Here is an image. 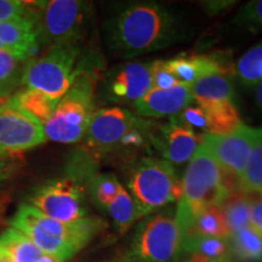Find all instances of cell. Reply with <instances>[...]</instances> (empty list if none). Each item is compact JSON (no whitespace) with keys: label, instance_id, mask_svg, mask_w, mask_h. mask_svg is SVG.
Masks as SVG:
<instances>
[{"label":"cell","instance_id":"obj_1","mask_svg":"<svg viewBox=\"0 0 262 262\" xmlns=\"http://www.w3.org/2000/svg\"><path fill=\"white\" fill-rule=\"evenodd\" d=\"M107 47L126 58L162 50L187 37V26L168 6L153 2L130 3L104 22Z\"/></svg>","mask_w":262,"mask_h":262},{"label":"cell","instance_id":"obj_2","mask_svg":"<svg viewBox=\"0 0 262 262\" xmlns=\"http://www.w3.org/2000/svg\"><path fill=\"white\" fill-rule=\"evenodd\" d=\"M10 226L27 235L42 253L57 262L73 258L101 228L100 222L89 217L79 224H63L44 215L31 204L18 206Z\"/></svg>","mask_w":262,"mask_h":262},{"label":"cell","instance_id":"obj_3","mask_svg":"<svg viewBox=\"0 0 262 262\" xmlns=\"http://www.w3.org/2000/svg\"><path fill=\"white\" fill-rule=\"evenodd\" d=\"M155 129V124L125 108H102L91 118L83 137V147L86 157L93 160L119 150L130 153L153 142Z\"/></svg>","mask_w":262,"mask_h":262},{"label":"cell","instance_id":"obj_4","mask_svg":"<svg viewBox=\"0 0 262 262\" xmlns=\"http://www.w3.org/2000/svg\"><path fill=\"white\" fill-rule=\"evenodd\" d=\"M181 182L182 196L175 216L183 233L199 212L209 206H220L229 192L242 188L226 179L214 157L201 143L188 162Z\"/></svg>","mask_w":262,"mask_h":262},{"label":"cell","instance_id":"obj_5","mask_svg":"<svg viewBox=\"0 0 262 262\" xmlns=\"http://www.w3.org/2000/svg\"><path fill=\"white\" fill-rule=\"evenodd\" d=\"M28 18L39 44L50 48L79 44L89 28L93 5L79 0L27 2Z\"/></svg>","mask_w":262,"mask_h":262},{"label":"cell","instance_id":"obj_6","mask_svg":"<svg viewBox=\"0 0 262 262\" xmlns=\"http://www.w3.org/2000/svg\"><path fill=\"white\" fill-rule=\"evenodd\" d=\"M185 233L175 215L163 212L142 220L129 245L108 262H179L183 255Z\"/></svg>","mask_w":262,"mask_h":262},{"label":"cell","instance_id":"obj_7","mask_svg":"<svg viewBox=\"0 0 262 262\" xmlns=\"http://www.w3.org/2000/svg\"><path fill=\"white\" fill-rule=\"evenodd\" d=\"M127 187L140 217H146L182 196V182L171 163L143 157L131 165Z\"/></svg>","mask_w":262,"mask_h":262},{"label":"cell","instance_id":"obj_8","mask_svg":"<svg viewBox=\"0 0 262 262\" xmlns=\"http://www.w3.org/2000/svg\"><path fill=\"white\" fill-rule=\"evenodd\" d=\"M94 72L84 71L67 94L58 101L50 119L44 124L45 135L58 143H75L83 140L95 107Z\"/></svg>","mask_w":262,"mask_h":262},{"label":"cell","instance_id":"obj_9","mask_svg":"<svg viewBox=\"0 0 262 262\" xmlns=\"http://www.w3.org/2000/svg\"><path fill=\"white\" fill-rule=\"evenodd\" d=\"M84 71L79 44L58 45L26 63L22 85L60 101Z\"/></svg>","mask_w":262,"mask_h":262},{"label":"cell","instance_id":"obj_10","mask_svg":"<svg viewBox=\"0 0 262 262\" xmlns=\"http://www.w3.org/2000/svg\"><path fill=\"white\" fill-rule=\"evenodd\" d=\"M29 202L44 215L63 224H79L88 219L84 187L74 176L44 183Z\"/></svg>","mask_w":262,"mask_h":262},{"label":"cell","instance_id":"obj_11","mask_svg":"<svg viewBox=\"0 0 262 262\" xmlns=\"http://www.w3.org/2000/svg\"><path fill=\"white\" fill-rule=\"evenodd\" d=\"M47 140L44 125L12 97L0 103V158L19 156Z\"/></svg>","mask_w":262,"mask_h":262},{"label":"cell","instance_id":"obj_12","mask_svg":"<svg viewBox=\"0 0 262 262\" xmlns=\"http://www.w3.org/2000/svg\"><path fill=\"white\" fill-rule=\"evenodd\" d=\"M254 135V127L242 124L238 129L227 135L203 134L199 137V143L205 146L211 153L226 179L242 187L241 180L250 157Z\"/></svg>","mask_w":262,"mask_h":262},{"label":"cell","instance_id":"obj_13","mask_svg":"<svg viewBox=\"0 0 262 262\" xmlns=\"http://www.w3.org/2000/svg\"><path fill=\"white\" fill-rule=\"evenodd\" d=\"M152 88L150 62H126L108 72L103 95L113 103L133 106Z\"/></svg>","mask_w":262,"mask_h":262},{"label":"cell","instance_id":"obj_14","mask_svg":"<svg viewBox=\"0 0 262 262\" xmlns=\"http://www.w3.org/2000/svg\"><path fill=\"white\" fill-rule=\"evenodd\" d=\"M153 143L164 159L173 165L191 160L199 147V137L180 116H175L158 127L153 137Z\"/></svg>","mask_w":262,"mask_h":262},{"label":"cell","instance_id":"obj_15","mask_svg":"<svg viewBox=\"0 0 262 262\" xmlns=\"http://www.w3.org/2000/svg\"><path fill=\"white\" fill-rule=\"evenodd\" d=\"M166 66L173 77L181 85H191L209 74L235 73L234 66L231 63L225 54H203V55H181L171 60H165Z\"/></svg>","mask_w":262,"mask_h":262},{"label":"cell","instance_id":"obj_16","mask_svg":"<svg viewBox=\"0 0 262 262\" xmlns=\"http://www.w3.org/2000/svg\"><path fill=\"white\" fill-rule=\"evenodd\" d=\"M193 103L194 100L189 86L179 85L171 89H150L131 107L139 117L171 118L179 116Z\"/></svg>","mask_w":262,"mask_h":262},{"label":"cell","instance_id":"obj_17","mask_svg":"<svg viewBox=\"0 0 262 262\" xmlns=\"http://www.w3.org/2000/svg\"><path fill=\"white\" fill-rule=\"evenodd\" d=\"M0 41L32 60L40 50L37 33L29 18L0 22Z\"/></svg>","mask_w":262,"mask_h":262},{"label":"cell","instance_id":"obj_18","mask_svg":"<svg viewBox=\"0 0 262 262\" xmlns=\"http://www.w3.org/2000/svg\"><path fill=\"white\" fill-rule=\"evenodd\" d=\"M189 89H191L193 100L196 101L198 106L233 102L235 95L231 75L219 73L199 78L189 86Z\"/></svg>","mask_w":262,"mask_h":262},{"label":"cell","instance_id":"obj_19","mask_svg":"<svg viewBox=\"0 0 262 262\" xmlns=\"http://www.w3.org/2000/svg\"><path fill=\"white\" fill-rule=\"evenodd\" d=\"M0 254L11 262H39L44 253L21 231L9 227L0 235Z\"/></svg>","mask_w":262,"mask_h":262},{"label":"cell","instance_id":"obj_20","mask_svg":"<svg viewBox=\"0 0 262 262\" xmlns=\"http://www.w3.org/2000/svg\"><path fill=\"white\" fill-rule=\"evenodd\" d=\"M201 107L205 114L204 134L227 135L243 124L233 102H221Z\"/></svg>","mask_w":262,"mask_h":262},{"label":"cell","instance_id":"obj_21","mask_svg":"<svg viewBox=\"0 0 262 262\" xmlns=\"http://www.w3.org/2000/svg\"><path fill=\"white\" fill-rule=\"evenodd\" d=\"M228 239L198 234L187 235L183 243V255L198 254L211 262H233Z\"/></svg>","mask_w":262,"mask_h":262},{"label":"cell","instance_id":"obj_22","mask_svg":"<svg viewBox=\"0 0 262 262\" xmlns=\"http://www.w3.org/2000/svg\"><path fill=\"white\" fill-rule=\"evenodd\" d=\"M192 234L225 239L231 237V232L220 206H209L199 212L185 231V237Z\"/></svg>","mask_w":262,"mask_h":262},{"label":"cell","instance_id":"obj_23","mask_svg":"<svg viewBox=\"0 0 262 262\" xmlns=\"http://www.w3.org/2000/svg\"><path fill=\"white\" fill-rule=\"evenodd\" d=\"M227 222L229 232L234 233L238 229L249 227L250 221V193L238 188L231 191L220 204Z\"/></svg>","mask_w":262,"mask_h":262},{"label":"cell","instance_id":"obj_24","mask_svg":"<svg viewBox=\"0 0 262 262\" xmlns=\"http://www.w3.org/2000/svg\"><path fill=\"white\" fill-rule=\"evenodd\" d=\"M228 241L233 262H262V237L254 229H238Z\"/></svg>","mask_w":262,"mask_h":262},{"label":"cell","instance_id":"obj_25","mask_svg":"<svg viewBox=\"0 0 262 262\" xmlns=\"http://www.w3.org/2000/svg\"><path fill=\"white\" fill-rule=\"evenodd\" d=\"M11 97L19 107L24 108L26 112L37 118L42 125L50 119L58 103V101L52 100L40 91L27 89V88L14 94Z\"/></svg>","mask_w":262,"mask_h":262},{"label":"cell","instance_id":"obj_26","mask_svg":"<svg viewBox=\"0 0 262 262\" xmlns=\"http://www.w3.org/2000/svg\"><path fill=\"white\" fill-rule=\"evenodd\" d=\"M27 62L16 57L15 55L0 52V101L4 102L9 100L18 85L22 84Z\"/></svg>","mask_w":262,"mask_h":262},{"label":"cell","instance_id":"obj_27","mask_svg":"<svg viewBox=\"0 0 262 262\" xmlns=\"http://www.w3.org/2000/svg\"><path fill=\"white\" fill-rule=\"evenodd\" d=\"M106 209L119 234H125L133 225L141 219L134 199L124 187Z\"/></svg>","mask_w":262,"mask_h":262},{"label":"cell","instance_id":"obj_28","mask_svg":"<svg viewBox=\"0 0 262 262\" xmlns=\"http://www.w3.org/2000/svg\"><path fill=\"white\" fill-rule=\"evenodd\" d=\"M241 186L248 193H262V127L255 129L253 147Z\"/></svg>","mask_w":262,"mask_h":262},{"label":"cell","instance_id":"obj_29","mask_svg":"<svg viewBox=\"0 0 262 262\" xmlns=\"http://www.w3.org/2000/svg\"><path fill=\"white\" fill-rule=\"evenodd\" d=\"M234 68L238 79L245 86H255L262 81V40L245 52Z\"/></svg>","mask_w":262,"mask_h":262},{"label":"cell","instance_id":"obj_30","mask_svg":"<svg viewBox=\"0 0 262 262\" xmlns=\"http://www.w3.org/2000/svg\"><path fill=\"white\" fill-rule=\"evenodd\" d=\"M88 188L95 203L106 209L122 191L123 186L113 173H93L88 179Z\"/></svg>","mask_w":262,"mask_h":262},{"label":"cell","instance_id":"obj_31","mask_svg":"<svg viewBox=\"0 0 262 262\" xmlns=\"http://www.w3.org/2000/svg\"><path fill=\"white\" fill-rule=\"evenodd\" d=\"M234 24L248 31L256 33L262 31V0L249 2L238 10Z\"/></svg>","mask_w":262,"mask_h":262},{"label":"cell","instance_id":"obj_32","mask_svg":"<svg viewBox=\"0 0 262 262\" xmlns=\"http://www.w3.org/2000/svg\"><path fill=\"white\" fill-rule=\"evenodd\" d=\"M150 75H152V89H171L181 85L170 72L164 60L150 62Z\"/></svg>","mask_w":262,"mask_h":262},{"label":"cell","instance_id":"obj_33","mask_svg":"<svg viewBox=\"0 0 262 262\" xmlns=\"http://www.w3.org/2000/svg\"><path fill=\"white\" fill-rule=\"evenodd\" d=\"M28 18L27 2L19 0H0V22Z\"/></svg>","mask_w":262,"mask_h":262},{"label":"cell","instance_id":"obj_34","mask_svg":"<svg viewBox=\"0 0 262 262\" xmlns=\"http://www.w3.org/2000/svg\"><path fill=\"white\" fill-rule=\"evenodd\" d=\"M249 227L262 237V193H250Z\"/></svg>","mask_w":262,"mask_h":262},{"label":"cell","instance_id":"obj_35","mask_svg":"<svg viewBox=\"0 0 262 262\" xmlns=\"http://www.w3.org/2000/svg\"><path fill=\"white\" fill-rule=\"evenodd\" d=\"M201 6L203 9L205 10V12H208V14L210 15H217L220 14V12L225 11V10H227L231 8V6H233L235 4V2H227V0H221V2H219V0H214V2H203L201 3Z\"/></svg>","mask_w":262,"mask_h":262},{"label":"cell","instance_id":"obj_36","mask_svg":"<svg viewBox=\"0 0 262 262\" xmlns=\"http://www.w3.org/2000/svg\"><path fill=\"white\" fill-rule=\"evenodd\" d=\"M16 166L8 158H0V186L14 176Z\"/></svg>","mask_w":262,"mask_h":262},{"label":"cell","instance_id":"obj_37","mask_svg":"<svg viewBox=\"0 0 262 262\" xmlns=\"http://www.w3.org/2000/svg\"><path fill=\"white\" fill-rule=\"evenodd\" d=\"M187 255L188 256L182 257L179 262H211L206 257L202 256V255H198V254H187Z\"/></svg>","mask_w":262,"mask_h":262},{"label":"cell","instance_id":"obj_38","mask_svg":"<svg viewBox=\"0 0 262 262\" xmlns=\"http://www.w3.org/2000/svg\"><path fill=\"white\" fill-rule=\"evenodd\" d=\"M0 52H8V54L15 55L16 57L21 58V60H24V61H29V58H28L27 56H25L24 54H19V52H17V51H14V50H12V49H10V48H8V47H5V45L3 44L2 41H0Z\"/></svg>","mask_w":262,"mask_h":262},{"label":"cell","instance_id":"obj_39","mask_svg":"<svg viewBox=\"0 0 262 262\" xmlns=\"http://www.w3.org/2000/svg\"><path fill=\"white\" fill-rule=\"evenodd\" d=\"M255 100H256L257 106L262 110V81L255 85Z\"/></svg>","mask_w":262,"mask_h":262},{"label":"cell","instance_id":"obj_40","mask_svg":"<svg viewBox=\"0 0 262 262\" xmlns=\"http://www.w3.org/2000/svg\"><path fill=\"white\" fill-rule=\"evenodd\" d=\"M39 262H57V261L55 260L54 257L49 256V255H47V254H42V256L40 257V260H39Z\"/></svg>","mask_w":262,"mask_h":262},{"label":"cell","instance_id":"obj_41","mask_svg":"<svg viewBox=\"0 0 262 262\" xmlns=\"http://www.w3.org/2000/svg\"><path fill=\"white\" fill-rule=\"evenodd\" d=\"M0 262H11V261H10V260H9V258L5 256V255L0 254Z\"/></svg>","mask_w":262,"mask_h":262}]
</instances>
